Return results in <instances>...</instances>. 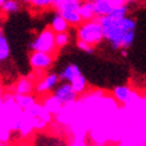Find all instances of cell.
<instances>
[{
    "instance_id": "1",
    "label": "cell",
    "mask_w": 146,
    "mask_h": 146,
    "mask_svg": "<svg viewBox=\"0 0 146 146\" xmlns=\"http://www.w3.org/2000/svg\"><path fill=\"white\" fill-rule=\"evenodd\" d=\"M102 26L105 40L111 44L114 50L128 49L135 38L137 23L132 17L115 19L111 16L96 17Z\"/></svg>"
},
{
    "instance_id": "2",
    "label": "cell",
    "mask_w": 146,
    "mask_h": 146,
    "mask_svg": "<svg viewBox=\"0 0 146 146\" xmlns=\"http://www.w3.org/2000/svg\"><path fill=\"white\" fill-rule=\"evenodd\" d=\"M1 143L9 140L11 131H18V126L24 114L14 99V94H5L1 96Z\"/></svg>"
},
{
    "instance_id": "3",
    "label": "cell",
    "mask_w": 146,
    "mask_h": 146,
    "mask_svg": "<svg viewBox=\"0 0 146 146\" xmlns=\"http://www.w3.org/2000/svg\"><path fill=\"white\" fill-rule=\"evenodd\" d=\"M76 35H77V40L86 42L94 46L99 45L100 43L105 40L102 26L98 18L88 21H83L81 25H78Z\"/></svg>"
},
{
    "instance_id": "4",
    "label": "cell",
    "mask_w": 146,
    "mask_h": 146,
    "mask_svg": "<svg viewBox=\"0 0 146 146\" xmlns=\"http://www.w3.org/2000/svg\"><path fill=\"white\" fill-rule=\"evenodd\" d=\"M56 33L51 30V27H45L42 30L39 35L36 37L30 44V49L32 51H42L50 55H55L56 51L58 50L56 46Z\"/></svg>"
},
{
    "instance_id": "5",
    "label": "cell",
    "mask_w": 146,
    "mask_h": 146,
    "mask_svg": "<svg viewBox=\"0 0 146 146\" xmlns=\"http://www.w3.org/2000/svg\"><path fill=\"white\" fill-rule=\"evenodd\" d=\"M29 62L35 71L42 72L43 70H46L52 65L54 55L42 52V51H32V54L29 57Z\"/></svg>"
},
{
    "instance_id": "6",
    "label": "cell",
    "mask_w": 146,
    "mask_h": 146,
    "mask_svg": "<svg viewBox=\"0 0 146 146\" xmlns=\"http://www.w3.org/2000/svg\"><path fill=\"white\" fill-rule=\"evenodd\" d=\"M54 94L61 100V102L64 106L72 105L77 100V96H78V94L74 90L71 83L69 82H61L55 88Z\"/></svg>"
},
{
    "instance_id": "7",
    "label": "cell",
    "mask_w": 146,
    "mask_h": 146,
    "mask_svg": "<svg viewBox=\"0 0 146 146\" xmlns=\"http://www.w3.org/2000/svg\"><path fill=\"white\" fill-rule=\"evenodd\" d=\"M61 80L58 74H55V72H50V74L45 75L43 78H40L39 81L36 83L35 87V92L39 94V95H43L45 93H49L51 90H55L56 87L60 84Z\"/></svg>"
},
{
    "instance_id": "8",
    "label": "cell",
    "mask_w": 146,
    "mask_h": 146,
    "mask_svg": "<svg viewBox=\"0 0 146 146\" xmlns=\"http://www.w3.org/2000/svg\"><path fill=\"white\" fill-rule=\"evenodd\" d=\"M113 98L115 101L120 102L122 105H132L138 100L135 93L128 86H118L113 89Z\"/></svg>"
},
{
    "instance_id": "9",
    "label": "cell",
    "mask_w": 146,
    "mask_h": 146,
    "mask_svg": "<svg viewBox=\"0 0 146 146\" xmlns=\"http://www.w3.org/2000/svg\"><path fill=\"white\" fill-rule=\"evenodd\" d=\"M42 105L44 106V108L51 115H58L63 111V107H64V105L61 102V100L58 99L54 93L49 94V95H46L44 99H43Z\"/></svg>"
},
{
    "instance_id": "10",
    "label": "cell",
    "mask_w": 146,
    "mask_h": 146,
    "mask_svg": "<svg viewBox=\"0 0 146 146\" xmlns=\"http://www.w3.org/2000/svg\"><path fill=\"white\" fill-rule=\"evenodd\" d=\"M80 75H82V71L81 69H80L78 65L76 64H68L67 67H65L60 74H58V76H60V80L61 82H72L76 77H78Z\"/></svg>"
},
{
    "instance_id": "11",
    "label": "cell",
    "mask_w": 146,
    "mask_h": 146,
    "mask_svg": "<svg viewBox=\"0 0 146 146\" xmlns=\"http://www.w3.org/2000/svg\"><path fill=\"white\" fill-rule=\"evenodd\" d=\"M84 0H56L54 4V9L56 12L63 11H78Z\"/></svg>"
},
{
    "instance_id": "12",
    "label": "cell",
    "mask_w": 146,
    "mask_h": 146,
    "mask_svg": "<svg viewBox=\"0 0 146 146\" xmlns=\"http://www.w3.org/2000/svg\"><path fill=\"white\" fill-rule=\"evenodd\" d=\"M36 84L31 81L30 77H21L18 80V82L14 86V94H19V95H26V94H31L35 90Z\"/></svg>"
},
{
    "instance_id": "13",
    "label": "cell",
    "mask_w": 146,
    "mask_h": 146,
    "mask_svg": "<svg viewBox=\"0 0 146 146\" xmlns=\"http://www.w3.org/2000/svg\"><path fill=\"white\" fill-rule=\"evenodd\" d=\"M69 23L65 20L60 13L56 12L55 16L51 19L50 27L55 33H61V32H68L69 30Z\"/></svg>"
},
{
    "instance_id": "14",
    "label": "cell",
    "mask_w": 146,
    "mask_h": 146,
    "mask_svg": "<svg viewBox=\"0 0 146 146\" xmlns=\"http://www.w3.org/2000/svg\"><path fill=\"white\" fill-rule=\"evenodd\" d=\"M80 14L83 19V21H88V20H93L96 18L95 14V7H94V3L90 1H84L82 3L81 7H80Z\"/></svg>"
},
{
    "instance_id": "15",
    "label": "cell",
    "mask_w": 146,
    "mask_h": 146,
    "mask_svg": "<svg viewBox=\"0 0 146 146\" xmlns=\"http://www.w3.org/2000/svg\"><path fill=\"white\" fill-rule=\"evenodd\" d=\"M14 99H16V102L24 109V111L33 107L36 104H37V99H36V96L31 95V94H26V95L14 94Z\"/></svg>"
},
{
    "instance_id": "16",
    "label": "cell",
    "mask_w": 146,
    "mask_h": 146,
    "mask_svg": "<svg viewBox=\"0 0 146 146\" xmlns=\"http://www.w3.org/2000/svg\"><path fill=\"white\" fill-rule=\"evenodd\" d=\"M58 13L68 21L70 26L77 27L78 25H81L83 23V19L78 11H63V12H58Z\"/></svg>"
},
{
    "instance_id": "17",
    "label": "cell",
    "mask_w": 146,
    "mask_h": 146,
    "mask_svg": "<svg viewBox=\"0 0 146 146\" xmlns=\"http://www.w3.org/2000/svg\"><path fill=\"white\" fill-rule=\"evenodd\" d=\"M10 45H9V42H7L6 36L4 35L3 31H0V61L4 62L6 61L10 56Z\"/></svg>"
},
{
    "instance_id": "18",
    "label": "cell",
    "mask_w": 146,
    "mask_h": 146,
    "mask_svg": "<svg viewBox=\"0 0 146 146\" xmlns=\"http://www.w3.org/2000/svg\"><path fill=\"white\" fill-rule=\"evenodd\" d=\"M70 83L72 86V88H74V90L78 94V95L82 94L87 88V78L83 75H80L78 77H76L74 81L70 82Z\"/></svg>"
},
{
    "instance_id": "19",
    "label": "cell",
    "mask_w": 146,
    "mask_h": 146,
    "mask_svg": "<svg viewBox=\"0 0 146 146\" xmlns=\"http://www.w3.org/2000/svg\"><path fill=\"white\" fill-rule=\"evenodd\" d=\"M0 7H1L3 13H5V14L16 13L19 11V3L17 0H6V3L3 4Z\"/></svg>"
},
{
    "instance_id": "20",
    "label": "cell",
    "mask_w": 146,
    "mask_h": 146,
    "mask_svg": "<svg viewBox=\"0 0 146 146\" xmlns=\"http://www.w3.org/2000/svg\"><path fill=\"white\" fill-rule=\"evenodd\" d=\"M108 16H111V17H113L115 19H121V18L127 17L128 16V4L116 7V9H114L111 13L108 14Z\"/></svg>"
},
{
    "instance_id": "21",
    "label": "cell",
    "mask_w": 146,
    "mask_h": 146,
    "mask_svg": "<svg viewBox=\"0 0 146 146\" xmlns=\"http://www.w3.org/2000/svg\"><path fill=\"white\" fill-rule=\"evenodd\" d=\"M70 40V37L68 32H61V33H56V38H55V42H56V46L57 49L60 50L62 48H64L65 45L69 43Z\"/></svg>"
},
{
    "instance_id": "22",
    "label": "cell",
    "mask_w": 146,
    "mask_h": 146,
    "mask_svg": "<svg viewBox=\"0 0 146 146\" xmlns=\"http://www.w3.org/2000/svg\"><path fill=\"white\" fill-rule=\"evenodd\" d=\"M56 0H32L31 6L36 7V9H48V7H54Z\"/></svg>"
},
{
    "instance_id": "23",
    "label": "cell",
    "mask_w": 146,
    "mask_h": 146,
    "mask_svg": "<svg viewBox=\"0 0 146 146\" xmlns=\"http://www.w3.org/2000/svg\"><path fill=\"white\" fill-rule=\"evenodd\" d=\"M77 48L80 50L84 51V52H87V54H93L94 50H95V46L94 45H90V44H88V43L82 42V40H77Z\"/></svg>"
},
{
    "instance_id": "24",
    "label": "cell",
    "mask_w": 146,
    "mask_h": 146,
    "mask_svg": "<svg viewBox=\"0 0 146 146\" xmlns=\"http://www.w3.org/2000/svg\"><path fill=\"white\" fill-rule=\"evenodd\" d=\"M21 1H23L24 4H31L32 0H21Z\"/></svg>"
},
{
    "instance_id": "25",
    "label": "cell",
    "mask_w": 146,
    "mask_h": 146,
    "mask_svg": "<svg viewBox=\"0 0 146 146\" xmlns=\"http://www.w3.org/2000/svg\"><path fill=\"white\" fill-rule=\"evenodd\" d=\"M6 3V0H0V6H1L3 4H5Z\"/></svg>"
},
{
    "instance_id": "26",
    "label": "cell",
    "mask_w": 146,
    "mask_h": 146,
    "mask_svg": "<svg viewBox=\"0 0 146 146\" xmlns=\"http://www.w3.org/2000/svg\"><path fill=\"white\" fill-rule=\"evenodd\" d=\"M139 146H146V143H145V141H144V143H143V144H140V145H139Z\"/></svg>"
},
{
    "instance_id": "27",
    "label": "cell",
    "mask_w": 146,
    "mask_h": 146,
    "mask_svg": "<svg viewBox=\"0 0 146 146\" xmlns=\"http://www.w3.org/2000/svg\"><path fill=\"white\" fill-rule=\"evenodd\" d=\"M144 141L146 143V132H145V137H144Z\"/></svg>"
},
{
    "instance_id": "28",
    "label": "cell",
    "mask_w": 146,
    "mask_h": 146,
    "mask_svg": "<svg viewBox=\"0 0 146 146\" xmlns=\"http://www.w3.org/2000/svg\"><path fill=\"white\" fill-rule=\"evenodd\" d=\"M61 146H70V145H67V144H63V145H61Z\"/></svg>"
}]
</instances>
